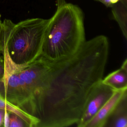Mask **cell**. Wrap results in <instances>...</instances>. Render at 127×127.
<instances>
[{"label":"cell","mask_w":127,"mask_h":127,"mask_svg":"<svg viewBox=\"0 0 127 127\" xmlns=\"http://www.w3.org/2000/svg\"><path fill=\"white\" fill-rule=\"evenodd\" d=\"M111 8L114 17L118 23L124 37L127 39V0H119Z\"/></svg>","instance_id":"cell-10"},{"label":"cell","mask_w":127,"mask_h":127,"mask_svg":"<svg viewBox=\"0 0 127 127\" xmlns=\"http://www.w3.org/2000/svg\"><path fill=\"white\" fill-rule=\"evenodd\" d=\"M104 127H127V91L112 111Z\"/></svg>","instance_id":"cell-7"},{"label":"cell","mask_w":127,"mask_h":127,"mask_svg":"<svg viewBox=\"0 0 127 127\" xmlns=\"http://www.w3.org/2000/svg\"><path fill=\"white\" fill-rule=\"evenodd\" d=\"M107 37L85 41L75 54L50 61L38 127H67L80 120L89 96L102 80L109 55Z\"/></svg>","instance_id":"cell-1"},{"label":"cell","mask_w":127,"mask_h":127,"mask_svg":"<svg viewBox=\"0 0 127 127\" xmlns=\"http://www.w3.org/2000/svg\"><path fill=\"white\" fill-rule=\"evenodd\" d=\"M102 83L115 90L127 89V60H125L119 69L102 79Z\"/></svg>","instance_id":"cell-8"},{"label":"cell","mask_w":127,"mask_h":127,"mask_svg":"<svg viewBox=\"0 0 127 127\" xmlns=\"http://www.w3.org/2000/svg\"><path fill=\"white\" fill-rule=\"evenodd\" d=\"M5 110L0 109V127H4Z\"/></svg>","instance_id":"cell-14"},{"label":"cell","mask_w":127,"mask_h":127,"mask_svg":"<svg viewBox=\"0 0 127 127\" xmlns=\"http://www.w3.org/2000/svg\"><path fill=\"white\" fill-rule=\"evenodd\" d=\"M2 28V22L0 20V34H1ZM2 58V56H1V53H0V59Z\"/></svg>","instance_id":"cell-16"},{"label":"cell","mask_w":127,"mask_h":127,"mask_svg":"<svg viewBox=\"0 0 127 127\" xmlns=\"http://www.w3.org/2000/svg\"><path fill=\"white\" fill-rule=\"evenodd\" d=\"M5 75L1 87L5 98L40 119L50 61L41 55L30 64H15L7 53L3 56Z\"/></svg>","instance_id":"cell-2"},{"label":"cell","mask_w":127,"mask_h":127,"mask_svg":"<svg viewBox=\"0 0 127 127\" xmlns=\"http://www.w3.org/2000/svg\"><path fill=\"white\" fill-rule=\"evenodd\" d=\"M5 75V66L2 58L0 59V81L4 77Z\"/></svg>","instance_id":"cell-13"},{"label":"cell","mask_w":127,"mask_h":127,"mask_svg":"<svg viewBox=\"0 0 127 127\" xmlns=\"http://www.w3.org/2000/svg\"><path fill=\"white\" fill-rule=\"evenodd\" d=\"M9 111L5 110V119H4V127H9Z\"/></svg>","instance_id":"cell-15"},{"label":"cell","mask_w":127,"mask_h":127,"mask_svg":"<svg viewBox=\"0 0 127 127\" xmlns=\"http://www.w3.org/2000/svg\"><path fill=\"white\" fill-rule=\"evenodd\" d=\"M0 109L14 113L23 120L28 127H38L40 120L7 101L0 94Z\"/></svg>","instance_id":"cell-9"},{"label":"cell","mask_w":127,"mask_h":127,"mask_svg":"<svg viewBox=\"0 0 127 127\" xmlns=\"http://www.w3.org/2000/svg\"><path fill=\"white\" fill-rule=\"evenodd\" d=\"M9 127H27L25 122L17 114L9 112Z\"/></svg>","instance_id":"cell-11"},{"label":"cell","mask_w":127,"mask_h":127,"mask_svg":"<svg viewBox=\"0 0 127 127\" xmlns=\"http://www.w3.org/2000/svg\"><path fill=\"white\" fill-rule=\"evenodd\" d=\"M85 41L81 10L75 5L64 3L50 18L41 55L53 61L64 59L75 54Z\"/></svg>","instance_id":"cell-3"},{"label":"cell","mask_w":127,"mask_h":127,"mask_svg":"<svg viewBox=\"0 0 127 127\" xmlns=\"http://www.w3.org/2000/svg\"><path fill=\"white\" fill-rule=\"evenodd\" d=\"M126 91L127 89L115 91L113 95L88 122L85 127H104L108 118Z\"/></svg>","instance_id":"cell-6"},{"label":"cell","mask_w":127,"mask_h":127,"mask_svg":"<svg viewBox=\"0 0 127 127\" xmlns=\"http://www.w3.org/2000/svg\"><path fill=\"white\" fill-rule=\"evenodd\" d=\"M105 5L107 7H111L113 5L117 3L119 0H97Z\"/></svg>","instance_id":"cell-12"},{"label":"cell","mask_w":127,"mask_h":127,"mask_svg":"<svg viewBox=\"0 0 127 127\" xmlns=\"http://www.w3.org/2000/svg\"><path fill=\"white\" fill-rule=\"evenodd\" d=\"M50 19H28L15 24L5 19L0 36V53L6 50L18 65L30 64L41 55L42 46Z\"/></svg>","instance_id":"cell-4"},{"label":"cell","mask_w":127,"mask_h":127,"mask_svg":"<svg viewBox=\"0 0 127 127\" xmlns=\"http://www.w3.org/2000/svg\"><path fill=\"white\" fill-rule=\"evenodd\" d=\"M115 90L102 83L99 82L91 92L83 114L76 125L78 127H85L102 106L109 100Z\"/></svg>","instance_id":"cell-5"}]
</instances>
